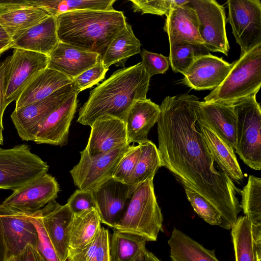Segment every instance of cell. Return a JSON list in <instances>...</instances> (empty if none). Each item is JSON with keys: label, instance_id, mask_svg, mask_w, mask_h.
I'll list each match as a JSON object with an SVG mask.
<instances>
[{"label": "cell", "instance_id": "6da1fadb", "mask_svg": "<svg viewBox=\"0 0 261 261\" xmlns=\"http://www.w3.org/2000/svg\"><path fill=\"white\" fill-rule=\"evenodd\" d=\"M198 98L184 94L166 97L157 121L163 166L182 184L204 197L221 216L223 228L231 229L242 211L233 181L217 170L205 140L196 126Z\"/></svg>", "mask_w": 261, "mask_h": 261}, {"label": "cell", "instance_id": "7a4b0ae2", "mask_svg": "<svg viewBox=\"0 0 261 261\" xmlns=\"http://www.w3.org/2000/svg\"><path fill=\"white\" fill-rule=\"evenodd\" d=\"M150 79L141 62L115 71L90 92L79 110L77 122L90 126L103 115L125 122L133 104L147 98Z\"/></svg>", "mask_w": 261, "mask_h": 261}, {"label": "cell", "instance_id": "3957f363", "mask_svg": "<svg viewBox=\"0 0 261 261\" xmlns=\"http://www.w3.org/2000/svg\"><path fill=\"white\" fill-rule=\"evenodd\" d=\"M59 42L103 58L116 35L126 24L122 11L77 10L56 17Z\"/></svg>", "mask_w": 261, "mask_h": 261}, {"label": "cell", "instance_id": "277c9868", "mask_svg": "<svg viewBox=\"0 0 261 261\" xmlns=\"http://www.w3.org/2000/svg\"><path fill=\"white\" fill-rule=\"evenodd\" d=\"M153 178L141 183L133 192L126 210L114 229L155 241L163 231V217L154 191Z\"/></svg>", "mask_w": 261, "mask_h": 261}, {"label": "cell", "instance_id": "5b68a950", "mask_svg": "<svg viewBox=\"0 0 261 261\" xmlns=\"http://www.w3.org/2000/svg\"><path fill=\"white\" fill-rule=\"evenodd\" d=\"M261 86V45L232 63L227 75L220 85L204 98V101L232 104L256 95Z\"/></svg>", "mask_w": 261, "mask_h": 261}, {"label": "cell", "instance_id": "8992f818", "mask_svg": "<svg viewBox=\"0 0 261 261\" xmlns=\"http://www.w3.org/2000/svg\"><path fill=\"white\" fill-rule=\"evenodd\" d=\"M237 118L236 151L253 170L261 169V109L256 95L233 105Z\"/></svg>", "mask_w": 261, "mask_h": 261}, {"label": "cell", "instance_id": "52a82bcc", "mask_svg": "<svg viewBox=\"0 0 261 261\" xmlns=\"http://www.w3.org/2000/svg\"><path fill=\"white\" fill-rule=\"evenodd\" d=\"M48 168L26 144L0 147V189L14 191L47 173Z\"/></svg>", "mask_w": 261, "mask_h": 261}, {"label": "cell", "instance_id": "ba28073f", "mask_svg": "<svg viewBox=\"0 0 261 261\" xmlns=\"http://www.w3.org/2000/svg\"><path fill=\"white\" fill-rule=\"evenodd\" d=\"M129 145H123L93 157L90 156L85 149L81 151L79 162L70 171L75 186L80 190L92 191L112 178Z\"/></svg>", "mask_w": 261, "mask_h": 261}, {"label": "cell", "instance_id": "9c48e42d", "mask_svg": "<svg viewBox=\"0 0 261 261\" xmlns=\"http://www.w3.org/2000/svg\"><path fill=\"white\" fill-rule=\"evenodd\" d=\"M228 21L243 55L261 45V2L259 0H228Z\"/></svg>", "mask_w": 261, "mask_h": 261}, {"label": "cell", "instance_id": "30bf717a", "mask_svg": "<svg viewBox=\"0 0 261 261\" xmlns=\"http://www.w3.org/2000/svg\"><path fill=\"white\" fill-rule=\"evenodd\" d=\"M48 56L38 53L14 49L6 75L5 101L8 106L18 100L23 91L41 71L47 68Z\"/></svg>", "mask_w": 261, "mask_h": 261}, {"label": "cell", "instance_id": "8fae6325", "mask_svg": "<svg viewBox=\"0 0 261 261\" xmlns=\"http://www.w3.org/2000/svg\"><path fill=\"white\" fill-rule=\"evenodd\" d=\"M188 4L196 13L198 32L204 45L209 51L228 56L230 47L224 7L215 0H189Z\"/></svg>", "mask_w": 261, "mask_h": 261}, {"label": "cell", "instance_id": "7c38bea8", "mask_svg": "<svg viewBox=\"0 0 261 261\" xmlns=\"http://www.w3.org/2000/svg\"><path fill=\"white\" fill-rule=\"evenodd\" d=\"M75 92L72 83L58 89L44 99L14 110L11 119L20 138L22 140L34 141L43 121Z\"/></svg>", "mask_w": 261, "mask_h": 261}, {"label": "cell", "instance_id": "4fadbf2b", "mask_svg": "<svg viewBox=\"0 0 261 261\" xmlns=\"http://www.w3.org/2000/svg\"><path fill=\"white\" fill-rule=\"evenodd\" d=\"M59 190L56 178L46 173L13 191L0 206L16 212H35L55 200Z\"/></svg>", "mask_w": 261, "mask_h": 261}, {"label": "cell", "instance_id": "5bb4252c", "mask_svg": "<svg viewBox=\"0 0 261 261\" xmlns=\"http://www.w3.org/2000/svg\"><path fill=\"white\" fill-rule=\"evenodd\" d=\"M92 192L95 208L101 222L114 229L122 217L132 197L127 185L112 178Z\"/></svg>", "mask_w": 261, "mask_h": 261}, {"label": "cell", "instance_id": "9a60e30c", "mask_svg": "<svg viewBox=\"0 0 261 261\" xmlns=\"http://www.w3.org/2000/svg\"><path fill=\"white\" fill-rule=\"evenodd\" d=\"M0 222L7 248V260L29 245L37 248L38 234L28 213L9 211L0 206Z\"/></svg>", "mask_w": 261, "mask_h": 261}, {"label": "cell", "instance_id": "2e32d148", "mask_svg": "<svg viewBox=\"0 0 261 261\" xmlns=\"http://www.w3.org/2000/svg\"><path fill=\"white\" fill-rule=\"evenodd\" d=\"M91 131L85 149L91 156L106 153L127 142L126 123L113 116L103 115L90 126Z\"/></svg>", "mask_w": 261, "mask_h": 261}, {"label": "cell", "instance_id": "e0dca14e", "mask_svg": "<svg viewBox=\"0 0 261 261\" xmlns=\"http://www.w3.org/2000/svg\"><path fill=\"white\" fill-rule=\"evenodd\" d=\"M195 109L197 122L208 127L235 149L237 118L232 104L198 100Z\"/></svg>", "mask_w": 261, "mask_h": 261}, {"label": "cell", "instance_id": "ac0fdd59", "mask_svg": "<svg viewBox=\"0 0 261 261\" xmlns=\"http://www.w3.org/2000/svg\"><path fill=\"white\" fill-rule=\"evenodd\" d=\"M231 66L232 63L211 54L199 56L184 75L182 83L195 90H214L223 82Z\"/></svg>", "mask_w": 261, "mask_h": 261}, {"label": "cell", "instance_id": "d6986e66", "mask_svg": "<svg viewBox=\"0 0 261 261\" xmlns=\"http://www.w3.org/2000/svg\"><path fill=\"white\" fill-rule=\"evenodd\" d=\"M77 94L73 93L41 123L34 141L62 146L67 144L69 127L76 112Z\"/></svg>", "mask_w": 261, "mask_h": 261}, {"label": "cell", "instance_id": "ffe728a7", "mask_svg": "<svg viewBox=\"0 0 261 261\" xmlns=\"http://www.w3.org/2000/svg\"><path fill=\"white\" fill-rule=\"evenodd\" d=\"M43 225L60 261H66L73 214L66 204L53 200L41 208Z\"/></svg>", "mask_w": 261, "mask_h": 261}, {"label": "cell", "instance_id": "44dd1931", "mask_svg": "<svg viewBox=\"0 0 261 261\" xmlns=\"http://www.w3.org/2000/svg\"><path fill=\"white\" fill-rule=\"evenodd\" d=\"M47 68L57 70L72 80L101 59L99 54L59 42L48 56Z\"/></svg>", "mask_w": 261, "mask_h": 261}, {"label": "cell", "instance_id": "7402d4cb", "mask_svg": "<svg viewBox=\"0 0 261 261\" xmlns=\"http://www.w3.org/2000/svg\"><path fill=\"white\" fill-rule=\"evenodd\" d=\"M188 2L174 7L166 15L163 30L168 36L170 45L183 43L204 45L198 32L196 13Z\"/></svg>", "mask_w": 261, "mask_h": 261}, {"label": "cell", "instance_id": "603a6c76", "mask_svg": "<svg viewBox=\"0 0 261 261\" xmlns=\"http://www.w3.org/2000/svg\"><path fill=\"white\" fill-rule=\"evenodd\" d=\"M161 109L150 99L136 101L128 111L126 123L127 142L142 144L148 140L150 129L157 123Z\"/></svg>", "mask_w": 261, "mask_h": 261}, {"label": "cell", "instance_id": "cb8c5ba5", "mask_svg": "<svg viewBox=\"0 0 261 261\" xmlns=\"http://www.w3.org/2000/svg\"><path fill=\"white\" fill-rule=\"evenodd\" d=\"M59 42L56 17L49 15L12 42L11 48L49 56Z\"/></svg>", "mask_w": 261, "mask_h": 261}, {"label": "cell", "instance_id": "d4e9b609", "mask_svg": "<svg viewBox=\"0 0 261 261\" xmlns=\"http://www.w3.org/2000/svg\"><path fill=\"white\" fill-rule=\"evenodd\" d=\"M196 126L202 135L214 160L220 170L233 181L241 182L244 175L233 148L208 127L197 121Z\"/></svg>", "mask_w": 261, "mask_h": 261}, {"label": "cell", "instance_id": "484cf974", "mask_svg": "<svg viewBox=\"0 0 261 261\" xmlns=\"http://www.w3.org/2000/svg\"><path fill=\"white\" fill-rule=\"evenodd\" d=\"M72 83L63 73L46 68L37 75L15 101V110L44 99L58 89Z\"/></svg>", "mask_w": 261, "mask_h": 261}, {"label": "cell", "instance_id": "4316f807", "mask_svg": "<svg viewBox=\"0 0 261 261\" xmlns=\"http://www.w3.org/2000/svg\"><path fill=\"white\" fill-rule=\"evenodd\" d=\"M168 244L172 261H220L214 249L205 248L177 228L173 229Z\"/></svg>", "mask_w": 261, "mask_h": 261}, {"label": "cell", "instance_id": "83f0119b", "mask_svg": "<svg viewBox=\"0 0 261 261\" xmlns=\"http://www.w3.org/2000/svg\"><path fill=\"white\" fill-rule=\"evenodd\" d=\"M49 15L41 8L27 7L0 14V24L12 42Z\"/></svg>", "mask_w": 261, "mask_h": 261}, {"label": "cell", "instance_id": "f1b7e54d", "mask_svg": "<svg viewBox=\"0 0 261 261\" xmlns=\"http://www.w3.org/2000/svg\"><path fill=\"white\" fill-rule=\"evenodd\" d=\"M141 46L132 25L126 22L124 28L112 40L102 58L104 66L109 69L113 64L124 66L128 58L141 53Z\"/></svg>", "mask_w": 261, "mask_h": 261}, {"label": "cell", "instance_id": "f546056e", "mask_svg": "<svg viewBox=\"0 0 261 261\" xmlns=\"http://www.w3.org/2000/svg\"><path fill=\"white\" fill-rule=\"evenodd\" d=\"M101 223L94 208L73 214L70 227L69 249H79L90 243L99 231Z\"/></svg>", "mask_w": 261, "mask_h": 261}, {"label": "cell", "instance_id": "4dcf8cb0", "mask_svg": "<svg viewBox=\"0 0 261 261\" xmlns=\"http://www.w3.org/2000/svg\"><path fill=\"white\" fill-rule=\"evenodd\" d=\"M231 230L235 260L261 261V243H255L247 217H238Z\"/></svg>", "mask_w": 261, "mask_h": 261}, {"label": "cell", "instance_id": "1f68e13d", "mask_svg": "<svg viewBox=\"0 0 261 261\" xmlns=\"http://www.w3.org/2000/svg\"><path fill=\"white\" fill-rule=\"evenodd\" d=\"M240 192L241 208L251 223L254 242L261 243V178L250 175Z\"/></svg>", "mask_w": 261, "mask_h": 261}, {"label": "cell", "instance_id": "d6a6232c", "mask_svg": "<svg viewBox=\"0 0 261 261\" xmlns=\"http://www.w3.org/2000/svg\"><path fill=\"white\" fill-rule=\"evenodd\" d=\"M140 145V156L135 170L126 182L130 196L141 183L148 179L153 178L159 168L163 166L158 149L152 141L148 140Z\"/></svg>", "mask_w": 261, "mask_h": 261}, {"label": "cell", "instance_id": "836d02e7", "mask_svg": "<svg viewBox=\"0 0 261 261\" xmlns=\"http://www.w3.org/2000/svg\"><path fill=\"white\" fill-rule=\"evenodd\" d=\"M34 6L42 8L55 17L68 12L77 10L113 11L116 0H35Z\"/></svg>", "mask_w": 261, "mask_h": 261}, {"label": "cell", "instance_id": "e575fe53", "mask_svg": "<svg viewBox=\"0 0 261 261\" xmlns=\"http://www.w3.org/2000/svg\"><path fill=\"white\" fill-rule=\"evenodd\" d=\"M114 231L110 240V261H135L146 250V240L133 234Z\"/></svg>", "mask_w": 261, "mask_h": 261}, {"label": "cell", "instance_id": "d590c367", "mask_svg": "<svg viewBox=\"0 0 261 261\" xmlns=\"http://www.w3.org/2000/svg\"><path fill=\"white\" fill-rule=\"evenodd\" d=\"M67 261H110L108 229L101 227L95 238L79 249H69Z\"/></svg>", "mask_w": 261, "mask_h": 261}, {"label": "cell", "instance_id": "8d00e7d4", "mask_svg": "<svg viewBox=\"0 0 261 261\" xmlns=\"http://www.w3.org/2000/svg\"><path fill=\"white\" fill-rule=\"evenodd\" d=\"M210 54L202 44L183 43L170 45V65L174 72L184 75L196 58Z\"/></svg>", "mask_w": 261, "mask_h": 261}, {"label": "cell", "instance_id": "74e56055", "mask_svg": "<svg viewBox=\"0 0 261 261\" xmlns=\"http://www.w3.org/2000/svg\"><path fill=\"white\" fill-rule=\"evenodd\" d=\"M185 190L187 198L197 214L209 224L223 228L221 216L216 208L196 192L187 188Z\"/></svg>", "mask_w": 261, "mask_h": 261}, {"label": "cell", "instance_id": "f35d334b", "mask_svg": "<svg viewBox=\"0 0 261 261\" xmlns=\"http://www.w3.org/2000/svg\"><path fill=\"white\" fill-rule=\"evenodd\" d=\"M38 234L37 249L45 261H60L43 225L41 209L28 213Z\"/></svg>", "mask_w": 261, "mask_h": 261}, {"label": "cell", "instance_id": "ab89813d", "mask_svg": "<svg viewBox=\"0 0 261 261\" xmlns=\"http://www.w3.org/2000/svg\"><path fill=\"white\" fill-rule=\"evenodd\" d=\"M189 0H130L132 7L135 12L142 14H151L162 16L166 15L169 11L176 6H182Z\"/></svg>", "mask_w": 261, "mask_h": 261}, {"label": "cell", "instance_id": "60d3db41", "mask_svg": "<svg viewBox=\"0 0 261 261\" xmlns=\"http://www.w3.org/2000/svg\"><path fill=\"white\" fill-rule=\"evenodd\" d=\"M141 153L140 144L129 145L119 162L113 178L126 184L135 170Z\"/></svg>", "mask_w": 261, "mask_h": 261}, {"label": "cell", "instance_id": "b9f144b4", "mask_svg": "<svg viewBox=\"0 0 261 261\" xmlns=\"http://www.w3.org/2000/svg\"><path fill=\"white\" fill-rule=\"evenodd\" d=\"M109 69L105 68L102 60L100 59L93 67L85 70L72 79L75 92L78 93L91 88L102 80Z\"/></svg>", "mask_w": 261, "mask_h": 261}, {"label": "cell", "instance_id": "7bdbcfd3", "mask_svg": "<svg viewBox=\"0 0 261 261\" xmlns=\"http://www.w3.org/2000/svg\"><path fill=\"white\" fill-rule=\"evenodd\" d=\"M141 62L145 70L151 78L153 75L164 74L168 70L169 57L143 49L141 51Z\"/></svg>", "mask_w": 261, "mask_h": 261}, {"label": "cell", "instance_id": "ee69618b", "mask_svg": "<svg viewBox=\"0 0 261 261\" xmlns=\"http://www.w3.org/2000/svg\"><path fill=\"white\" fill-rule=\"evenodd\" d=\"M66 204L73 214L95 208L92 191L75 190L68 199Z\"/></svg>", "mask_w": 261, "mask_h": 261}, {"label": "cell", "instance_id": "f6af8a7d", "mask_svg": "<svg viewBox=\"0 0 261 261\" xmlns=\"http://www.w3.org/2000/svg\"><path fill=\"white\" fill-rule=\"evenodd\" d=\"M10 56L0 62V129L3 131V118L4 112L7 108L5 101L6 75L9 62Z\"/></svg>", "mask_w": 261, "mask_h": 261}, {"label": "cell", "instance_id": "bcb514c9", "mask_svg": "<svg viewBox=\"0 0 261 261\" xmlns=\"http://www.w3.org/2000/svg\"><path fill=\"white\" fill-rule=\"evenodd\" d=\"M7 261H45L36 248L29 245L19 254L13 256Z\"/></svg>", "mask_w": 261, "mask_h": 261}, {"label": "cell", "instance_id": "7dc6e473", "mask_svg": "<svg viewBox=\"0 0 261 261\" xmlns=\"http://www.w3.org/2000/svg\"><path fill=\"white\" fill-rule=\"evenodd\" d=\"M33 6L34 5L29 0H0V14Z\"/></svg>", "mask_w": 261, "mask_h": 261}, {"label": "cell", "instance_id": "c3c4849f", "mask_svg": "<svg viewBox=\"0 0 261 261\" xmlns=\"http://www.w3.org/2000/svg\"><path fill=\"white\" fill-rule=\"evenodd\" d=\"M0 261H7V248L0 222Z\"/></svg>", "mask_w": 261, "mask_h": 261}, {"label": "cell", "instance_id": "681fc988", "mask_svg": "<svg viewBox=\"0 0 261 261\" xmlns=\"http://www.w3.org/2000/svg\"><path fill=\"white\" fill-rule=\"evenodd\" d=\"M144 261H161L154 254L147 249L144 252Z\"/></svg>", "mask_w": 261, "mask_h": 261}, {"label": "cell", "instance_id": "f907efd6", "mask_svg": "<svg viewBox=\"0 0 261 261\" xmlns=\"http://www.w3.org/2000/svg\"><path fill=\"white\" fill-rule=\"evenodd\" d=\"M11 41H0V56L11 48Z\"/></svg>", "mask_w": 261, "mask_h": 261}, {"label": "cell", "instance_id": "816d5d0a", "mask_svg": "<svg viewBox=\"0 0 261 261\" xmlns=\"http://www.w3.org/2000/svg\"><path fill=\"white\" fill-rule=\"evenodd\" d=\"M0 41H11L7 33L0 24ZM12 42V41H11Z\"/></svg>", "mask_w": 261, "mask_h": 261}, {"label": "cell", "instance_id": "f5cc1de1", "mask_svg": "<svg viewBox=\"0 0 261 261\" xmlns=\"http://www.w3.org/2000/svg\"><path fill=\"white\" fill-rule=\"evenodd\" d=\"M135 261H144L143 253L140 255Z\"/></svg>", "mask_w": 261, "mask_h": 261}, {"label": "cell", "instance_id": "db71d44e", "mask_svg": "<svg viewBox=\"0 0 261 261\" xmlns=\"http://www.w3.org/2000/svg\"><path fill=\"white\" fill-rule=\"evenodd\" d=\"M3 144V131L0 129V145Z\"/></svg>", "mask_w": 261, "mask_h": 261}]
</instances>
